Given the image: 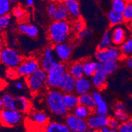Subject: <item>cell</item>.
Instances as JSON below:
<instances>
[{"mask_svg":"<svg viewBox=\"0 0 132 132\" xmlns=\"http://www.w3.org/2000/svg\"><path fill=\"white\" fill-rule=\"evenodd\" d=\"M72 33L70 20L53 21L47 28V37L53 45L67 42Z\"/></svg>","mask_w":132,"mask_h":132,"instance_id":"1","label":"cell"},{"mask_svg":"<svg viewBox=\"0 0 132 132\" xmlns=\"http://www.w3.org/2000/svg\"><path fill=\"white\" fill-rule=\"evenodd\" d=\"M45 104L50 112L57 118H64L69 112L63 103V93L59 89H47Z\"/></svg>","mask_w":132,"mask_h":132,"instance_id":"2","label":"cell"},{"mask_svg":"<svg viewBox=\"0 0 132 132\" xmlns=\"http://www.w3.org/2000/svg\"><path fill=\"white\" fill-rule=\"evenodd\" d=\"M22 60L23 57L15 48L4 46L0 50V63L7 68L16 69Z\"/></svg>","mask_w":132,"mask_h":132,"instance_id":"3","label":"cell"},{"mask_svg":"<svg viewBox=\"0 0 132 132\" xmlns=\"http://www.w3.org/2000/svg\"><path fill=\"white\" fill-rule=\"evenodd\" d=\"M47 72L39 68L25 78V84L32 93H38L46 87Z\"/></svg>","mask_w":132,"mask_h":132,"instance_id":"4","label":"cell"},{"mask_svg":"<svg viewBox=\"0 0 132 132\" xmlns=\"http://www.w3.org/2000/svg\"><path fill=\"white\" fill-rule=\"evenodd\" d=\"M67 72V64L59 62L50 70L47 72L46 87L47 89H59L63 76Z\"/></svg>","mask_w":132,"mask_h":132,"instance_id":"5","label":"cell"},{"mask_svg":"<svg viewBox=\"0 0 132 132\" xmlns=\"http://www.w3.org/2000/svg\"><path fill=\"white\" fill-rule=\"evenodd\" d=\"M96 60L100 64H103L108 61H116L118 62L123 59L120 47L112 46L105 50H97L95 54Z\"/></svg>","mask_w":132,"mask_h":132,"instance_id":"6","label":"cell"},{"mask_svg":"<svg viewBox=\"0 0 132 132\" xmlns=\"http://www.w3.org/2000/svg\"><path fill=\"white\" fill-rule=\"evenodd\" d=\"M39 68L40 63L39 59L35 57H29L23 59L19 67L16 68V70L19 77L26 78Z\"/></svg>","mask_w":132,"mask_h":132,"instance_id":"7","label":"cell"},{"mask_svg":"<svg viewBox=\"0 0 132 132\" xmlns=\"http://www.w3.org/2000/svg\"><path fill=\"white\" fill-rule=\"evenodd\" d=\"M23 120V114L19 110L3 109L0 112V124L7 128H13L20 124Z\"/></svg>","mask_w":132,"mask_h":132,"instance_id":"8","label":"cell"},{"mask_svg":"<svg viewBox=\"0 0 132 132\" xmlns=\"http://www.w3.org/2000/svg\"><path fill=\"white\" fill-rule=\"evenodd\" d=\"M39 61L40 63V68L46 72L59 62L55 55L53 46H48L45 47Z\"/></svg>","mask_w":132,"mask_h":132,"instance_id":"9","label":"cell"},{"mask_svg":"<svg viewBox=\"0 0 132 132\" xmlns=\"http://www.w3.org/2000/svg\"><path fill=\"white\" fill-rule=\"evenodd\" d=\"M64 122L70 132H86L89 129L87 120L80 119L71 112L64 118Z\"/></svg>","mask_w":132,"mask_h":132,"instance_id":"10","label":"cell"},{"mask_svg":"<svg viewBox=\"0 0 132 132\" xmlns=\"http://www.w3.org/2000/svg\"><path fill=\"white\" fill-rule=\"evenodd\" d=\"M53 49L59 62L67 64L70 61L73 51L70 43L65 42L57 44L54 45Z\"/></svg>","mask_w":132,"mask_h":132,"instance_id":"11","label":"cell"},{"mask_svg":"<svg viewBox=\"0 0 132 132\" xmlns=\"http://www.w3.org/2000/svg\"><path fill=\"white\" fill-rule=\"evenodd\" d=\"M95 101V108L93 113L98 116H108L109 106L99 91H95L92 93Z\"/></svg>","mask_w":132,"mask_h":132,"instance_id":"12","label":"cell"},{"mask_svg":"<svg viewBox=\"0 0 132 132\" xmlns=\"http://www.w3.org/2000/svg\"><path fill=\"white\" fill-rule=\"evenodd\" d=\"M110 32L113 46L120 47L128 39L126 30L122 25L113 27Z\"/></svg>","mask_w":132,"mask_h":132,"instance_id":"13","label":"cell"},{"mask_svg":"<svg viewBox=\"0 0 132 132\" xmlns=\"http://www.w3.org/2000/svg\"><path fill=\"white\" fill-rule=\"evenodd\" d=\"M108 74L103 70L101 65L97 70L95 73L91 77V81L92 86L98 90H102L106 87V80H107Z\"/></svg>","mask_w":132,"mask_h":132,"instance_id":"14","label":"cell"},{"mask_svg":"<svg viewBox=\"0 0 132 132\" xmlns=\"http://www.w3.org/2000/svg\"><path fill=\"white\" fill-rule=\"evenodd\" d=\"M75 85L76 79L67 72L61 80L59 89L63 94L74 93L75 92Z\"/></svg>","mask_w":132,"mask_h":132,"instance_id":"15","label":"cell"},{"mask_svg":"<svg viewBox=\"0 0 132 132\" xmlns=\"http://www.w3.org/2000/svg\"><path fill=\"white\" fill-rule=\"evenodd\" d=\"M108 120L109 116H98L93 113L87 120L88 128L93 130H99L103 127L107 126Z\"/></svg>","mask_w":132,"mask_h":132,"instance_id":"16","label":"cell"},{"mask_svg":"<svg viewBox=\"0 0 132 132\" xmlns=\"http://www.w3.org/2000/svg\"><path fill=\"white\" fill-rule=\"evenodd\" d=\"M29 118L32 123L39 126L44 127L50 122L49 116L43 110H31L29 112Z\"/></svg>","mask_w":132,"mask_h":132,"instance_id":"17","label":"cell"},{"mask_svg":"<svg viewBox=\"0 0 132 132\" xmlns=\"http://www.w3.org/2000/svg\"><path fill=\"white\" fill-rule=\"evenodd\" d=\"M67 72L76 80L84 77V60L76 61L67 64Z\"/></svg>","mask_w":132,"mask_h":132,"instance_id":"18","label":"cell"},{"mask_svg":"<svg viewBox=\"0 0 132 132\" xmlns=\"http://www.w3.org/2000/svg\"><path fill=\"white\" fill-rule=\"evenodd\" d=\"M92 88V84L89 78L84 76L81 78L76 80L75 92L77 95H81L83 94L90 93Z\"/></svg>","mask_w":132,"mask_h":132,"instance_id":"19","label":"cell"},{"mask_svg":"<svg viewBox=\"0 0 132 132\" xmlns=\"http://www.w3.org/2000/svg\"><path fill=\"white\" fill-rule=\"evenodd\" d=\"M66 8L68 10L70 19L75 20L81 17L80 15V3L77 0H64L62 1Z\"/></svg>","mask_w":132,"mask_h":132,"instance_id":"20","label":"cell"},{"mask_svg":"<svg viewBox=\"0 0 132 132\" xmlns=\"http://www.w3.org/2000/svg\"><path fill=\"white\" fill-rule=\"evenodd\" d=\"M44 132H70L64 122L51 120L44 127Z\"/></svg>","mask_w":132,"mask_h":132,"instance_id":"21","label":"cell"},{"mask_svg":"<svg viewBox=\"0 0 132 132\" xmlns=\"http://www.w3.org/2000/svg\"><path fill=\"white\" fill-rule=\"evenodd\" d=\"M51 19L53 20V21L69 20L70 19L69 13L62 2H58L57 9L55 10L53 15L51 16Z\"/></svg>","mask_w":132,"mask_h":132,"instance_id":"22","label":"cell"},{"mask_svg":"<svg viewBox=\"0 0 132 132\" xmlns=\"http://www.w3.org/2000/svg\"><path fill=\"white\" fill-rule=\"evenodd\" d=\"M63 103L68 112H72L79 105L78 95L75 93L63 94Z\"/></svg>","mask_w":132,"mask_h":132,"instance_id":"23","label":"cell"},{"mask_svg":"<svg viewBox=\"0 0 132 132\" xmlns=\"http://www.w3.org/2000/svg\"><path fill=\"white\" fill-rule=\"evenodd\" d=\"M101 67V64L97 61L92 59L84 60V76L91 78Z\"/></svg>","mask_w":132,"mask_h":132,"instance_id":"24","label":"cell"},{"mask_svg":"<svg viewBox=\"0 0 132 132\" xmlns=\"http://www.w3.org/2000/svg\"><path fill=\"white\" fill-rule=\"evenodd\" d=\"M1 99L3 103V109L9 110H18L16 97L12 95L10 93H6L2 96Z\"/></svg>","mask_w":132,"mask_h":132,"instance_id":"25","label":"cell"},{"mask_svg":"<svg viewBox=\"0 0 132 132\" xmlns=\"http://www.w3.org/2000/svg\"><path fill=\"white\" fill-rule=\"evenodd\" d=\"M18 110L22 114L29 113L31 111L32 103L26 96H18L16 97Z\"/></svg>","mask_w":132,"mask_h":132,"instance_id":"26","label":"cell"},{"mask_svg":"<svg viewBox=\"0 0 132 132\" xmlns=\"http://www.w3.org/2000/svg\"><path fill=\"white\" fill-rule=\"evenodd\" d=\"M107 17L109 24L112 28L120 26L124 22V19L122 13H118L112 9L108 13Z\"/></svg>","mask_w":132,"mask_h":132,"instance_id":"27","label":"cell"},{"mask_svg":"<svg viewBox=\"0 0 132 132\" xmlns=\"http://www.w3.org/2000/svg\"><path fill=\"white\" fill-rule=\"evenodd\" d=\"M79 105L86 106L92 110H94L95 108V101L92 93H87L78 96Z\"/></svg>","mask_w":132,"mask_h":132,"instance_id":"28","label":"cell"},{"mask_svg":"<svg viewBox=\"0 0 132 132\" xmlns=\"http://www.w3.org/2000/svg\"><path fill=\"white\" fill-rule=\"evenodd\" d=\"M75 116L81 120H87V118L93 114V111L86 106L78 105L71 112Z\"/></svg>","mask_w":132,"mask_h":132,"instance_id":"29","label":"cell"},{"mask_svg":"<svg viewBox=\"0 0 132 132\" xmlns=\"http://www.w3.org/2000/svg\"><path fill=\"white\" fill-rule=\"evenodd\" d=\"M112 46H113V45L111 39L110 32L109 30H106L103 34V37L97 45V50H105Z\"/></svg>","mask_w":132,"mask_h":132,"instance_id":"30","label":"cell"},{"mask_svg":"<svg viewBox=\"0 0 132 132\" xmlns=\"http://www.w3.org/2000/svg\"><path fill=\"white\" fill-rule=\"evenodd\" d=\"M11 15L16 20L19 22H23L27 16L26 11L20 5H15L13 7L11 10Z\"/></svg>","mask_w":132,"mask_h":132,"instance_id":"31","label":"cell"},{"mask_svg":"<svg viewBox=\"0 0 132 132\" xmlns=\"http://www.w3.org/2000/svg\"><path fill=\"white\" fill-rule=\"evenodd\" d=\"M123 57H132V37L128 38L120 47Z\"/></svg>","mask_w":132,"mask_h":132,"instance_id":"32","label":"cell"},{"mask_svg":"<svg viewBox=\"0 0 132 132\" xmlns=\"http://www.w3.org/2000/svg\"><path fill=\"white\" fill-rule=\"evenodd\" d=\"M101 68L103 70L108 74H112L114 72H116L118 70V68H119V64L118 62L116 61H108V62L101 64Z\"/></svg>","mask_w":132,"mask_h":132,"instance_id":"33","label":"cell"},{"mask_svg":"<svg viewBox=\"0 0 132 132\" xmlns=\"http://www.w3.org/2000/svg\"><path fill=\"white\" fill-rule=\"evenodd\" d=\"M12 8L10 0H0V16L10 15Z\"/></svg>","mask_w":132,"mask_h":132,"instance_id":"34","label":"cell"},{"mask_svg":"<svg viewBox=\"0 0 132 132\" xmlns=\"http://www.w3.org/2000/svg\"><path fill=\"white\" fill-rule=\"evenodd\" d=\"M85 28H86V22L81 17L73 20V22H72V30L73 33L75 34Z\"/></svg>","mask_w":132,"mask_h":132,"instance_id":"35","label":"cell"},{"mask_svg":"<svg viewBox=\"0 0 132 132\" xmlns=\"http://www.w3.org/2000/svg\"><path fill=\"white\" fill-rule=\"evenodd\" d=\"M126 3L127 2L124 0H112L111 2L112 10L122 14L126 6Z\"/></svg>","mask_w":132,"mask_h":132,"instance_id":"36","label":"cell"},{"mask_svg":"<svg viewBox=\"0 0 132 132\" xmlns=\"http://www.w3.org/2000/svg\"><path fill=\"white\" fill-rule=\"evenodd\" d=\"M124 22L132 21V2H127L126 6L122 13Z\"/></svg>","mask_w":132,"mask_h":132,"instance_id":"37","label":"cell"},{"mask_svg":"<svg viewBox=\"0 0 132 132\" xmlns=\"http://www.w3.org/2000/svg\"><path fill=\"white\" fill-rule=\"evenodd\" d=\"M11 20V16L10 15L0 16V31L4 30L9 27Z\"/></svg>","mask_w":132,"mask_h":132,"instance_id":"38","label":"cell"},{"mask_svg":"<svg viewBox=\"0 0 132 132\" xmlns=\"http://www.w3.org/2000/svg\"><path fill=\"white\" fill-rule=\"evenodd\" d=\"M118 132H132V118H129L126 122L121 123Z\"/></svg>","mask_w":132,"mask_h":132,"instance_id":"39","label":"cell"},{"mask_svg":"<svg viewBox=\"0 0 132 132\" xmlns=\"http://www.w3.org/2000/svg\"><path fill=\"white\" fill-rule=\"evenodd\" d=\"M114 117L120 123H123L129 119V116L126 111H114Z\"/></svg>","mask_w":132,"mask_h":132,"instance_id":"40","label":"cell"},{"mask_svg":"<svg viewBox=\"0 0 132 132\" xmlns=\"http://www.w3.org/2000/svg\"><path fill=\"white\" fill-rule=\"evenodd\" d=\"M121 123L115 118L114 116H109L107 127L112 130H118Z\"/></svg>","mask_w":132,"mask_h":132,"instance_id":"41","label":"cell"},{"mask_svg":"<svg viewBox=\"0 0 132 132\" xmlns=\"http://www.w3.org/2000/svg\"><path fill=\"white\" fill-rule=\"evenodd\" d=\"M39 34V29L38 26L34 24H30L28 25L27 32H26V35L30 38H35L38 36Z\"/></svg>","mask_w":132,"mask_h":132,"instance_id":"42","label":"cell"},{"mask_svg":"<svg viewBox=\"0 0 132 132\" xmlns=\"http://www.w3.org/2000/svg\"><path fill=\"white\" fill-rule=\"evenodd\" d=\"M92 34V31L88 28H85L83 30L80 31V32H78L77 34H76V38L78 41H81L87 37L89 36Z\"/></svg>","mask_w":132,"mask_h":132,"instance_id":"43","label":"cell"},{"mask_svg":"<svg viewBox=\"0 0 132 132\" xmlns=\"http://www.w3.org/2000/svg\"><path fill=\"white\" fill-rule=\"evenodd\" d=\"M57 5H58V2H50L48 3L46 7V12L47 14L50 16H52L55 13V10L57 9Z\"/></svg>","mask_w":132,"mask_h":132,"instance_id":"44","label":"cell"},{"mask_svg":"<svg viewBox=\"0 0 132 132\" xmlns=\"http://www.w3.org/2000/svg\"><path fill=\"white\" fill-rule=\"evenodd\" d=\"M29 24L24 22H20L16 25V31L20 34H26Z\"/></svg>","mask_w":132,"mask_h":132,"instance_id":"45","label":"cell"},{"mask_svg":"<svg viewBox=\"0 0 132 132\" xmlns=\"http://www.w3.org/2000/svg\"><path fill=\"white\" fill-rule=\"evenodd\" d=\"M5 75L7 78L12 80H16V78H19L16 69H15V68H7V70L5 71Z\"/></svg>","mask_w":132,"mask_h":132,"instance_id":"46","label":"cell"},{"mask_svg":"<svg viewBox=\"0 0 132 132\" xmlns=\"http://www.w3.org/2000/svg\"><path fill=\"white\" fill-rule=\"evenodd\" d=\"M114 111H126V106L122 101H118L114 104Z\"/></svg>","mask_w":132,"mask_h":132,"instance_id":"47","label":"cell"},{"mask_svg":"<svg viewBox=\"0 0 132 132\" xmlns=\"http://www.w3.org/2000/svg\"><path fill=\"white\" fill-rule=\"evenodd\" d=\"M25 83L24 84L23 81H16L15 83V87L17 90H22L24 89Z\"/></svg>","mask_w":132,"mask_h":132,"instance_id":"48","label":"cell"},{"mask_svg":"<svg viewBox=\"0 0 132 132\" xmlns=\"http://www.w3.org/2000/svg\"><path fill=\"white\" fill-rule=\"evenodd\" d=\"M5 36L3 31H0V50L5 46Z\"/></svg>","mask_w":132,"mask_h":132,"instance_id":"49","label":"cell"},{"mask_svg":"<svg viewBox=\"0 0 132 132\" xmlns=\"http://www.w3.org/2000/svg\"><path fill=\"white\" fill-rule=\"evenodd\" d=\"M126 65L129 69H132V57H127L126 60Z\"/></svg>","mask_w":132,"mask_h":132,"instance_id":"50","label":"cell"},{"mask_svg":"<svg viewBox=\"0 0 132 132\" xmlns=\"http://www.w3.org/2000/svg\"><path fill=\"white\" fill-rule=\"evenodd\" d=\"M99 131L100 132H118L117 130H112V129H110V128H108L107 126L102 128L101 129H99Z\"/></svg>","mask_w":132,"mask_h":132,"instance_id":"51","label":"cell"},{"mask_svg":"<svg viewBox=\"0 0 132 132\" xmlns=\"http://www.w3.org/2000/svg\"><path fill=\"white\" fill-rule=\"evenodd\" d=\"M25 5L28 7H32L34 5V1H33V0H26L25 2Z\"/></svg>","mask_w":132,"mask_h":132,"instance_id":"52","label":"cell"},{"mask_svg":"<svg viewBox=\"0 0 132 132\" xmlns=\"http://www.w3.org/2000/svg\"><path fill=\"white\" fill-rule=\"evenodd\" d=\"M11 45L12 47L15 48V47H16V45H18L17 41L16 39H12L11 42Z\"/></svg>","mask_w":132,"mask_h":132,"instance_id":"53","label":"cell"},{"mask_svg":"<svg viewBox=\"0 0 132 132\" xmlns=\"http://www.w3.org/2000/svg\"><path fill=\"white\" fill-rule=\"evenodd\" d=\"M9 28L11 31H16V25L11 24L9 26Z\"/></svg>","mask_w":132,"mask_h":132,"instance_id":"54","label":"cell"},{"mask_svg":"<svg viewBox=\"0 0 132 132\" xmlns=\"http://www.w3.org/2000/svg\"><path fill=\"white\" fill-rule=\"evenodd\" d=\"M70 45H71L72 48L74 50V49H75V48L77 47L78 44H77V42H72V43H70Z\"/></svg>","mask_w":132,"mask_h":132,"instance_id":"55","label":"cell"},{"mask_svg":"<svg viewBox=\"0 0 132 132\" xmlns=\"http://www.w3.org/2000/svg\"><path fill=\"white\" fill-rule=\"evenodd\" d=\"M3 110V103H2V99H1V97H0V112H2V110Z\"/></svg>","mask_w":132,"mask_h":132,"instance_id":"56","label":"cell"},{"mask_svg":"<svg viewBox=\"0 0 132 132\" xmlns=\"http://www.w3.org/2000/svg\"><path fill=\"white\" fill-rule=\"evenodd\" d=\"M86 132H97V131H96V130H93V129H88Z\"/></svg>","mask_w":132,"mask_h":132,"instance_id":"57","label":"cell"},{"mask_svg":"<svg viewBox=\"0 0 132 132\" xmlns=\"http://www.w3.org/2000/svg\"><path fill=\"white\" fill-rule=\"evenodd\" d=\"M131 99H132V94H131Z\"/></svg>","mask_w":132,"mask_h":132,"instance_id":"58","label":"cell"}]
</instances>
